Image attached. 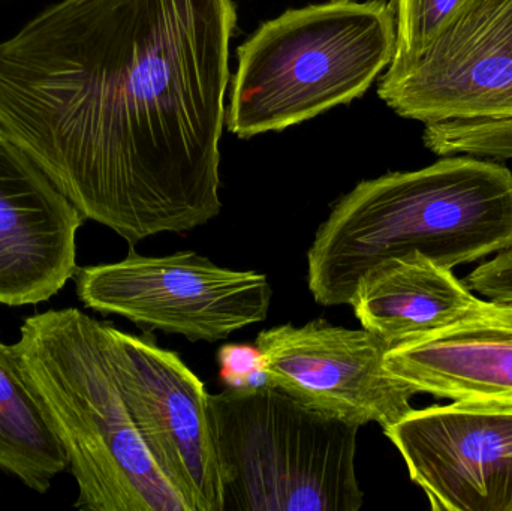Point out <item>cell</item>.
Returning <instances> with one entry per match:
<instances>
[{
    "label": "cell",
    "instance_id": "obj_15",
    "mask_svg": "<svg viewBox=\"0 0 512 511\" xmlns=\"http://www.w3.org/2000/svg\"><path fill=\"white\" fill-rule=\"evenodd\" d=\"M481 0H393L396 11V53L390 66L408 65L454 21Z\"/></svg>",
    "mask_w": 512,
    "mask_h": 511
},
{
    "label": "cell",
    "instance_id": "obj_5",
    "mask_svg": "<svg viewBox=\"0 0 512 511\" xmlns=\"http://www.w3.org/2000/svg\"><path fill=\"white\" fill-rule=\"evenodd\" d=\"M222 511H358L360 426L301 404L276 387L210 395Z\"/></svg>",
    "mask_w": 512,
    "mask_h": 511
},
{
    "label": "cell",
    "instance_id": "obj_12",
    "mask_svg": "<svg viewBox=\"0 0 512 511\" xmlns=\"http://www.w3.org/2000/svg\"><path fill=\"white\" fill-rule=\"evenodd\" d=\"M384 365L417 395L512 404V303L486 300L459 323L390 348Z\"/></svg>",
    "mask_w": 512,
    "mask_h": 511
},
{
    "label": "cell",
    "instance_id": "obj_8",
    "mask_svg": "<svg viewBox=\"0 0 512 511\" xmlns=\"http://www.w3.org/2000/svg\"><path fill=\"white\" fill-rule=\"evenodd\" d=\"M267 386L352 425H394L417 393L385 369L390 350L369 330L313 320L271 327L255 342Z\"/></svg>",
    "mask_w": 512,
    "mask_h": 511
},
{
    "label": "cell",
    "instance_id": "obj_4",
    "mask_svg": "<svg viewBox=\"0 0 512 511\" xmlns=\"http://www.w3.org/2000/svg\"><path fill=\"white\" fill-rule=\"evenodd\" d=\"M387 0L289 9L240 45L227 125L239 138L283 131L363 96L396 53Z\"/></svg>",
    "mask_w": 512,
    "mask_h": 511
},
{
    "label": "cell",
    "instance_id": "obj_17",
    "mask_svg": "<svg viewBox=\"0 0 512 511\" xmlns=\"http://www.w3.org/2000/svg\"><path fill=\"white\" fill-rule=\"evenodd\" d=\"M219 363L222 366L221 377L231 384L230 387L264 386L267 384L256 347L228 345L219 351Z\"/></svg>",
    "mask_w": 512,
    "mask_h": 511
},
{
    "label": "cell",
    "instance_id": "obj_6",
    "mask_svg": "<svg viewBox=\"0 0 512 511\" xmlns=\"http://www.w3.org/2000/svg\"><path fill=\"white\" fill-rule=\"evenodd\" d=\"M75 290L86 308L119 315L191 342H218L261 323L270 311L267 276L216 266L195 252L78 267Z\"/></svg>",
    "mask_w": 512,
    "mask_h": 511
},
{
    "label": "cell",
    "instance_id": "obj_9",
    "mask_svg": "<svg viewBox=\"0 0 512 511\" xmlns=\"http://www.w3.org/2000/svg\"><path fill=\"white\" fill-rule=\"evenodd\" d=\"M382 101L423 123L512 117V0H481L414 62L388 66Z\"/></svg>",
    "mask_w": 512,
    "mask_h": 511
},
{
    "label": "cell",
    "instance_id": "obj_16",
    "mask_svg": "<svg viewBox=\"0 0 512 511\" xmlns=\"http://www.w3.org/2000/svg\"><path fill=\"white\" fill-rule=\"evenodd\" d=\"M424 146L438 156L512 159V117L427 123Z\"/></svg>",
    "mask_w": 512,
    "mask_h": 511
},
{
    "label": "cell",
    "instance_id": "obj_14",
    "mask_svg": "<svg viewBox=\"0 0 512 511\" xmlns=\"http://www.w3.org/2000/svg\"><path fill=\"white\" fill-rule=\"evenodd\" d=\"M66 468L65 450L24 380L14 347L0 341V471L45 494Z\"/></svg>",
    "mask_w": 512,
    "mask_h": 511
},
{
    "label": "cell",
    "instance_id": "obj_3",
    "mask_svg": "<svg viewBox=\"0 0 512 511\" xmlns=\"http://www.w3.org/2000/svg\"><path fill=\"white\" fill-rule=\"evenodd\" d=\"M108 323L77 308L30 315L15 356L78 486L75 509L188 511L141 440L117 381Z\"/></svg>",
    "mask_w": 512,
    "mask_h": 511
},
{
    "label": "cell",
    "instance_id": "obj_10",
    "mask_svg": "<svg viewBox=\"0 0 512 511\" xmlns=\"http://www.w3.org/2000/svg\"><path fill=\"white\" fill-rule=\"evenodd\" d=\"M384 434L433 511H512V404L412 408Z\"/></svg>",
    "mask_w": 512,
    "mask_h": 511
},
{
    "label": "cell",
    "instance_id": "obj_11",
    "mask_svg": "<svg viewBox=\"0 0 512 511\" xmlns=\"http://www.w3.org/2000/svg\"><path fill=\"white\" fill-rule=\"evenodd\" d=\"M84 221L0 125V305H41L75 278Z\"/></svg>",
    "mask_w": 512,
    "mask_h": 511
},
{
    "label": "cell",
    "instance_id": "obj_7",
    "mask_svg": "<svg viewBox=\"0 0 512 511\" xmlns=\"http://www.w3.org/2000/svg\"><path fill=\"white\" fill-rule=\"evenodd\" d=\"M117 381L144 446L188 511H222L218 453L203 381L149 336L108 324Z\"/></svg>",
    "mask_w": 512,
    "mask_h": 511
},
{
    "label": "cell",
    "instance_id": "obj_13",
    "mask_svg": "<svg viewBox=\"0 0 512 511\" xmlns=\"http://www.w3.org/2000/svg\"><path fill=\"white\" fill-rule=\"evenodd\" d=\"M484 303L453 269L409 252L375 264L349 306L361 327L393 348L459 323Z\"/></svg>",
    "mask_w": 512,
    "mask_h": 511
},
{
    "label": "cell",
    "instance_id": "obj_2",
    "mask_svg": "<svg viewBox=\"0 0 512 511\" xmlns=\"http://www.w3.org/2000/svg\"><path fill=\"white\" fill-rule=\"evenodd\" d=\"M512 249V171L442 156L358 183L337 201L307 252V284L324 306L349 305L375 264L420 252L456 269Z\"/></svg>",
    "mask_w": 512,
    "mask_h": 511
},
{
    "label": "cell",
    "instance_id": "obj_1",
    "mask_svg": "<svg viewBox=\"0 0 512 511\" xmlns=\"http://www.w3.org/2000/svg\"><path fill=\"white\" fill-rule=\"evenodd\" d=\"M233 0H59L0 42V125L132 246L221 213Z\"/></svg>",
    "mask_w": 512,
    "mask_h": 511
}]
</instances>
